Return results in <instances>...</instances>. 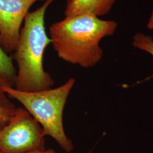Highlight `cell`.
Here are the masks:
<instances>
[{"label": "cell", "mask_w": 153, "mask_h": 153, "mask_svg": "<svg viewBox=\"0 0 153 153\" xmlns=\"http://www.w3.org/2000/svg\"><path fill=\"white\" fill-rule=\"evenodd\" d=\"M118 24L90 14L65 16L49 28L51 43L58 57L73 65L89 68L102 60L103 39L112 36Z\"/></svg>", "instance_id": "cell-1"}, {"label": "cell", "mask_w": 153, "mask_h": 153, "mask_svg": "<svg viewBox=\"0 0 153 153\" xmlns=\"http://www.w3.org/2000/svg\"><path fill=\"white\" fill-rule=\"evenodd\" d=\"M56 0H45L35 10L26 16L21 30L13 60L18 66L14 88L23 92H36L52 88L55 81L45 71L43 59L45 50L51 39L45 26V12Z\"/></svg>", "instance_id": "cell-2"}, {"label": "cell", "mask_w": 153, "mask_h": 153, "mask_svg": "<svg viewBox=\"0 0 153 153\" xmlns=\"http://www.w3.org/2000/svg\"><path fill=\"white\" fill-rule=\"evenodd\" d=\"M76 83L69 78L56 88L36 92H23L15 88L1 87L5 93L17 100L42 127L45 136L52 138L62 149L71 153L74 145L66 134L63 113L68 97Z\"/></svg>", "instance_id": "cell-3"}, {"label": "cell", "mask_w": 153, "mask_h": 153, "mask_svg": "<svg viewBox=\"0 0 153 153\" xmlns=\"http://www.w3.org/2000/svg\"><path fill=\"white\" fill-rule=\"evenodd\" d=\"M44 131L26 109L17 108L0 131V153H26L45 150Z\"/></svg>", "instance_id": "cell-4"}, {"label": "cell", "mask_w": 153, "mask_h": 153, "mask_svg": "<svg viewBox=\"0 0 153 153\" xmlns=\"http://www.w3.org/2000/svg\"><path fill=\"white\" fill-rule=\"evenodd\" d=\"M45 0H0V46L7 54L14 52L22 23L32 6Z\"/></svg>", "instance_id": "cell-5"}, {"label": "cell", "mask_w": 153, "mask_h": 153, "mask_svg": "<svg viewBox=\"0 0 153 153\" xmlns=\"http://www.w3.org/2000/svg\"><path fill=\"white\" fill-rule=\"evenodd\" d=\"M116 0H66L65 16L90 14L100 17L109 13Z\"/></svg>", "instance_id": "cell-6"}, {"label": "cell", "mask_w": 153, "mask_h": 153, "mask_svg": "<svg viewBox=\"0 0 153 153\" xmlns=\"http://www.w3.org/2000/svg\"><path fill=\"white\" fill-rule=\"evenodd\" d=\"M16 70L12 57L0 46V86L14 88Z\"/></svg>", "instance_id": "cell-7"}, {"label": "cell", "mask_w": 153, "mask_h": 153, "mask_svg": "<svg viewBox=\"0 0 153 153\" xmlns=\"http://www.w3.org/2000/svg\"><path fill=\"white\" fill-rule=\"evenodd\" d=\"M16 109L17 107L7 98L0 86V131L11 121Z\"/></svg>", "instance_id": "cell-8"}, {"label": "cell", "mask_w": 153, "mask_h": 153, "mask_svg": "<svg viewBox=\"0 0 153 153\" xmlns=\"http://www.w3.org/2000/svg\"><path fill=\"white\" fill-rule=\"evenodd\" d=\"M132 44L135 48L145 51L153 56V38L151 36L137 33L133 37ZM152 78H153V74L143 81L145 82Z\"/></svg>", "instance_id": "cell-9"}, {"label": "cell", "mask_w": 153, "mask_h": 153, "mask_svg": "<svg viewBox=\"0 0 153 153\" xmlns=\"http://www.w3.org/2000/svg\"><path fill=\"white\" fill-rule=\"evenodd\" d=\"M147 27L149 30H153V11L152 12V14L150 16V18L149 19V21H148Z\"/></svg>", "instance_id": "cell-10"}, {"label": "cell", "mask_w": 153, "mask_h": 153, "mask_svg": "<svg viewBox=\"0 0 153 153\" xmlns=\"http://www.w3.org/2000/svg\"><path fill=\"white\" fill-rule=\"evenodd\" d=\"M26 153H57L55 152L54 150L52 149H45L44 150H42V151H35V152H28Z\"/></svg>", "instance_id": "cell-11"}, {"label": "cell", "mask_w": 153, "mask_h": 153, "mask_svg": "<svg viewBox=\"0 0 153 153\" xmlns=\"http://www.w3.org/2000/svg\"><path fill=\"white\" fill-rule=\"evenodd\" d=\"M91 153V151H89V152H87V153Z\"/></svg>", "instance_id": "cell-12"}]
</instances>
